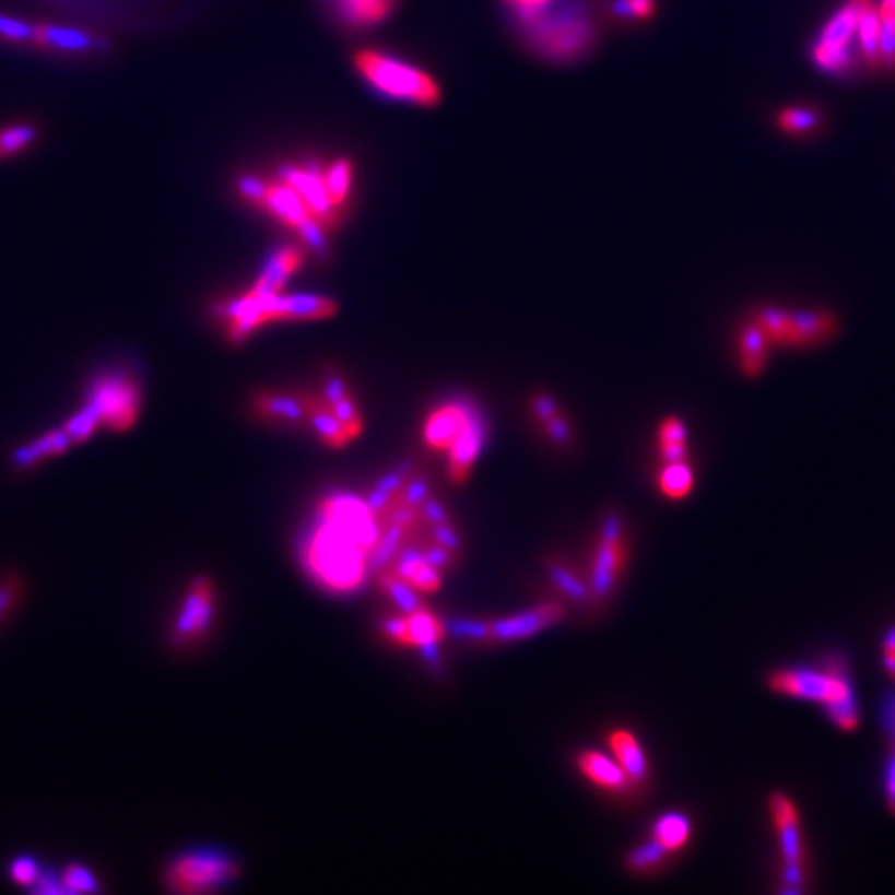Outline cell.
Listing matches in <instances>:
<instances>
[{"instance_id":"74e56055","label":"cell","mask_w":895,"mask_h":895,"mask_svg":"<svg viewBox=\"0 0 895 895\" xmlns=\"http://www.w3.org/2000/svg\"><path fill=\"white\" fill-rule=\"evenodd\" d=\"M821 122V115L815 108L806 106H790L777 115V127L788 136H804L815 131Z\"/></svg>"},{"instance_id":"ba28073f","label":"cell","mask_w":895,"mask_h":895,"mask_svg":"<svg viewBox=\"0 0 895 895\" xmlns=\"http://www.w3.org/2000/svg\"><path fill=\"white\" fill-rule=\"evenodd\" d=\"M85 404L98 415L102 427L127 432L140 417V384L127 372H106L92 381Z\"/></svg>"},{"instance_id":"f6af8a7d","label":"cell","mask_w":895,"mask_h":895,"mask_svg":"<svg viewBox=\"0 0 895 895\" xmlns=\"http://www.w3.org/2000/svg\"><path fill=\"white\" fill-rule=\"evenodd\" d=\"M21 597L23 582L20 577L0 578V626L17 612Z\"/></svg>"},{"instance_id":"b9f144b4","label":"cell","mask_w":895,"mask_h":895,"mask_svg":"<svg viewBox=\"0 0 895 895\" xmlns=\"http://www.w3.org/2000/svg\"><path fill=\"white\" fill-rule=\"evenodd\" d=\"M448 635L478 645H490V620H450L446 622V637Z\"/></svg>"},{"instance_id":"f35d334b","label":"cell","mask_w":895,"mask_h":895,"mask_svg":"<svg viewBox=\"0 0 895 895\" xmlns=\"http://www.w3.org/2000/svg\"><path fill=\"white\" fill-rule=\"evenodd\" d=\"M881 64L895 71V0H881Z\"/></svg>"},{"instance_id":"3957f363","label":"cell","mask_w":895,"mask_h":895,"mask_svg":"<svg viewBox=\"0 0 895 895\" xmlns=\"http://www.w3.org/2000/svg\"><path fill=\"white\" fill-rule=\"evenodd\" d=\"M355 69L363 80L369 81L388 98L404 99L427 108L441 102L438 81L404 60L365 48L355 55Z\"/></svg>"},{"instance_id":"e0dca14e","label":"cell","mask_w":895,"mask_h":895,"mask_svg":"<svg viewBox=\"0 0 895 895\" xmlns=\"http://www.w3.org/2000/svg\"><path fill=\"white\" fill-rule=\"evenodd\" d=\"M837 334V319L829 311H788L781 346L811 349Z\"/></svg>"},{"instance_id":"60d3db41","label":"cell","mask_w":895,"mask_h":895,"mask_svg":"<svg viewBox=\"0 0 895 895\" xmlns=\"http://www.w3.org/2000/svg\"><path fill=\"white\" fill-rule=\"evenodd\" d=\"M60 883L67 894H96L99 892L98 876L83 864H69L60 873Z\"/></svg>"},{"instance_id":"9c48e42d","label":"cell","mask_w":895,"mask_h":895,"mask_svg":"<svg viewBox=\"0 0 895 895\" xmlns=\"http://www.w3.org/2000/svg\"><path fill=\"white\" fill-rule=\"evenodd\" d=\"M867 0H848L834 17L825 23L819 38L813 44V60L816 67L827 73H846L855 64V52L850 50L858 30V17Z\"/></svg>"},{"instance_id":"836d02e7","label":"cell","mask_w":895,"mask_h":895,"mask_svg":"<svg viewBox=\"0 0 895 895\" xmlns=\"http://www.w3.org/2000/svg\"><path fill=\"white\" fill-rule=\"evenodd\" d=\"M657 481H659V490L663 496L670 499H684L693 492L695 473L686 460H676V462H666V467L659 471Z\"/></svg>"},{"instance_id":"ffe728a7","label":"cell","mask_w":895,"mask_h":895,"mask_svg":"<svg viewBox=\"0 0 895 895\" xmlns=\"http://www.w3.org/2000/svg\"><path fill=\"white\" fill-rule=\"evenodd\" d=\"M608 744L612 749V753L616 756L620 767L624 769V774L633 781L635 790H643L649 784V761L643 753V746L638 742L637 737L628 730H612L608 737Z\"/></svg>"},{"instance_id":"2e32d148","label":"cell","mask_w":895,"mask_h":895,"mask_svg":"<svg viewBox=\"0 0 895 895\" xmlns=\"http://www.w3.org/2000/svg\"><path fill=\"white\" fill-rule=\"evenodd\" d=\"M259 307L263 321H274V319H326L334 318L339 307L332 298L318 297V295H272V297H258Z\"/></svg>"},{"instance_id":"484cf974","label":"cell","mask_w":895,"mask_h":895,"mask_svg":"<svg viewBox=\"0 0 895 895\" xmlns=\"http://www.w3.org/2000/svg\"><path fill=\"white\" fill-rule=\"evenodd\" d=\"M71 446H73V439L69 438L64 427H59V429H52V432L44 434L40 438L17 448L13 452V464L17 469H32V467H38L40 462L48 460V458L64 455Z\"/></svg>"},{"instance_id":"ab89813d","label":"cell","mask_w":895,"mask_h":895,"mask_svg":"<svg viewBox=\"0 0 895 895\" xmlns=\"http://www.w3.org/2000/svg\"><path fill=\"white\" fill-rule=\"evenodd\" d=\"M38 138V129L32 125H13L0 131V160L20 154Z\"/></svg>"},{"instance_id":"d6986e66","label":"cell","mask_w":895,"mask_h":895,"mask_svg":"<svg viewBox=\"0 0 895 895\" xmlns=\"http://www.w3.org/2000/svg\"><path fill=\"white\" fill-rule=\"evenodd\" d=\"M578 772L587 777L593 786L612 792V794H631L635 792L633 781L624 774L620 763L599 751H585L577 758Z\"/></svg>"},{"instance_id":"91938a15","label":"cell","mask_w":895,"mask_h":895,"mask_svg":"<svg viewBox=\"0 0 895 895\" xmlns=\"http://www.w3.org/2000/svg\"><path fill=\"white\" fill-rule=\"evenodd\" d=\"M885 666H887V670L892 672V676L895 678V656L894 653H885Z\"/></svg>"},{"instance_id":"8992f818","label":"cell","mask_w":895,"mask_h":895,"mask_svg":"<svg viewBox=\"0 0 895 895\" xmlns=\"http://www.w3.org/2000/svg\"><path fill=\"white\" fill-rule=\"evenodd\" d=\"M219 614V589L216 582L205 575H199L189 582L179 608L170 622L168 640L175 649L198 647L212 635Z\"/></svg>"},{"instance_id":"f1b7e54d","label":"cell","mask_w":895,"mask_h":895,"mask_svg":"<svg viewBox=\"0 0 895 895\" xmlns=\"http://www.w3.org/2000/svg\"><path fill=\"white\" fill-rule=\"evenodd\" d=\"M858 44L869 67H881V17L873 0H867L858 17Z\"/></svg>"},{"instance_id":"5bb4252c","label":"cell","mask_w":895,"mask_h":895,"mask_svg":"<svg viewBox=\"0 0 895 895\" xmlns=\"http://www.w3.org/2000/svg\"><path fill=\"white\" fill-rule=\"evenodd\" d=\"M280 180L291 185L298 196L305 199V203L326 231L339 224L340 212L328 198L326 177L316 166H282Z\"/></svg>"},{"instance_id":"f907efd6","label":"cell","mask_w":895,"mask_h":895,"mask_svg":"<svg viewBox=\"0 0 895 895\" xmlns=\"http://www.w3.org/2000/svg\"><path fill=\"white\" fill-rule=\"evenodd\" d=\"M381 635L394 643L398 647H409V633H407V614H390L381 617L379 622Z\"/></svg>"},{"instance_id":"4316f807","label":"cell","mask_w":895,"mask_h":895,"mask_svg":"<svg viewBox=\"0 0 895 895\" xmlns=\"http://www.w3.org/2000/svg\"><path fill=\"white\" fill-rule=\"evenodd\" d=\"M303 402H305L307 419L311 421L319 439L328 448H344L349 441H353V438L349 436L346 425L334 415V411L321 398H303Z\"/></svg>"},{"instance_id":"bcb514c9","label":"cell","mask_w":895,"mask_h":895,"mask_svg":"<svg viewBox=\"0 0 895 895\" xmlns=\"http://www.w3.org/2000/svg\"><path fill=\"white\" fill-rule=\"evenodd\" d=\"M419 547H421V552H423L425 560H427V562H429L434 568H438L439 573H450V570H455V568H457L460 554H457V552H450L448 547L439 545V543H436L434 539H425V541H421V543H419Z\"/></svg>"},{"instance_id":"f546056e","label":"cell","mask_w":895,"mask_h":895,"mask_svg":"<svg viewBox=\"0 0 895 895\" xmlns=\"http://www.w3.org/2000/svg\"><path fill=\"white\" fill-rule=\"evenodd\" d=\"M407 633H409V647H425L441 643L446 638V622H441L434 612L427 608L419 610L415 614H407Z\"/></svg>"},{"instance_id":"1f68e13d","label":"cell","mask_w":895,"mask_h":895,"mask_svg":"<svg viewBox=\"0 0 895 895\" xmlns=\"http://www.w3.org/2000/svg\"><path fill=\"white\" fill-rule=\"evenodd\" d=\"M691 821L682 813H668L659 816L653 825V839H657L668 852H678L691 839Z\"/></svg>"},{"instance_id":"7dc6e473","label":"cell","mask_w":895,"mask_h":895,"mask_svg":"<svg viewBox=\"0 0 895 895\" xmlns=\"http://www.w3.org/2000/svg\"><path fill=\"white\" fill-rule=\"evenodd\" d=\"M40 876V864H38V860L32 858V856H20V858H15V860L11 862V867H9V879H11L15 885H20V887L34 890V885L38 883Z\"/></svg>"},{"instance_id":"8d00e7d4","label":"cell","mask_w":895,"mask_h":895,"mask_svg":"<svg viewBox=\"0 0 895 895\" xmlns=\"http://www.w3.org/2000/svg\"><path fill=\"white\" fill-rule=\"evenodd\" d=\"M326 177V189L332 205L340 210V205L349 198L351 182H353V164L351 160L340 158L330 164V168L323 173Z\"/></svg>"},{"instance_id":"30bf717a","label":"cell","mask_w":895,"mask_h":895,"mask_svg":"<svg viewBox=\"0 0 895 895\" xmlns=\"http://www.w3.org/2000/svg\"><path fill=\"white\" fill-rule=\"evenodd\" d=\"M258 205H261L266 212H270L272 216H276L280 222H284L286 226H291L293 231H297L298 235L309 245L318 249L323 245L326 228L314 216L305 199L301 198L297 191L284 180H266V189H263V196L259 199Z\"/></svg>"},{"instance_id":"603a6c76","label":"cell","mask_w":895,"mask_h":895,"mask_svg":"<svg viewBox=\"0 0 895 895\" xmlns=\"http://www.w3.org/2000/svg\"><path fill=\"white\" fill-rule=\"evenodd\" d=\"M36 46L59 50V52H90L106 50L110 44L102 38H94L87 32L59 25H38Z\"/></svg>"},{"instance_id":"681fc988","label":"cell","mask_w":895,"mask_h":895,"mask_svg":"<svg viewBox=\"0 0 895 895\" xmlns=\"http://www.w3.org/2000/svg\"><path fill=\"white\" fill-rule=\"evenodd\" d=\"M429 496H432L429 481H427L425 475H421V473H413L411 478L407 479V483L402 485V490L397 494L398 499H400L402 504L413 506V508H419Z\"/></svg>"},{"instance_id":"4fadbf2b","label":"cell","mask_w":895,"mask_h":895,"mask_svg":"<svg viewBox=\"0 0 895 895\" xmlns=\"http://www.w3.org/2000/svg\"><path fill=\"white\" fill-rule=\"evenodd\" d=\"M772 815L776 821L777 834L781 839V858H784V879L792 883L796 892L804 881V852L800 841L798 813L790 798L784 794L772 796Z\"/></svg>"},{"instance_id":"6da1fadb","label":"cell","mask_w":895,"mask_h":895,"mask_svg":"<svg viewBox=\"0 0 895 895\" xmlns=\"http://www.w3.org/2000/svg\"><path fill=\"white\" fill-rule=\"evenodd\" d=\"M303 560L311 577L337 593L355 591L367 577L369 550L321 520L305 545Z\"/></svg>"},{"instance_id":"e575fe53","label":"cell","mask_w":895,"mask_h":895,"mask_svg":"<svg viewBox=\"0 0 895 895\" xmlns=\"http://www.w3.org/2000/svg\"><path fill=\"white\" fill-rule=\"evenodd\" d=\"M657 444L663 462H676L686 460L688 455V444H686V425L678 417H666L659 425Z\"/></svg>"},{"instance_id":"52a82bcc","label":"cell","mask_w":895,"mask_h":895,"mask_svg":"<svg viewBox=\"0 0 895 895\" xmlns=\"http://www.w3.org/2000/svg\"><path fill=\"white\" fill-rule=\"evenodd\" d=\"M628 556L631 547L624 520L617 513H610L601 522L596 552L591 560L589 589L593 608H603L616 593L617 582L624 577L628 566Z\"/></svg>"},{"instance_id":"44dd1931","label":"cell","mask_w":895,"mask_h":895,"mask_svg":"<svg viewBox=\"0 0 895 895\" xmlns=\"http://www.w3.org/2000/svg\"><path fill=\"white\" fill-rule=\"evenodd\" d=\"M303 266V251L298 247H284L279 254L268 259L266 268L261 270L256 286L249 291L256 297H272L279 295L298 268Z\"/></svg>"},{"instance_id":"d6a6232c","label":"cell","mask_w":895,"mask_h":895,"mask_svg":"<svg viewBox=\"0 0 895 895\" xmlns=\"http://www.w3.org/2000/svg\"><path fill=\"white\" fill-rule=\"evenodd\" d=\"M256 411L268 419L282 423H301L307 417L303 398L284 397V394H261L256 398Z\"/></svg>"},{"instance_id":"ac0fdd59","label":"cell","mask_w":895,"mask_h":895,"mask_svg":"<svg viewBox=\"0 0 895 895\" xmlns=\"http://www.w3.org/2000/svg\"><path fill=\"white\" fill-rule=\"evenodd\" d=\"M485 436H487L485 419L479 413L478 417L469 423V427L458 436L457 441L448 448L446 452L448 455V478L455 485L467 483L483 450Z\"/></svg>"},{"instance_id":"d4e9b609","label":"cell","mask_w":895,"mask_h":895,"mask_svg":"<svg viewBox=\"0 0 895 895\" xmlns=\"http://www.w3.org/2000/svg\"><path fill=\"white\" fill-rule=\"evenodd\" d=\"M545 573L552 580V585L560 591V596L566 597L568 601L578 603V605L591 603L589 578L580 577V573L566 557H547L545 560Z\"/></svg>"},{"instance_id":"8fae6325","label":"cell","mask_w":895,"mask_h":895,"mask_svg":"<svg viewBox=\"0 0 895 895\" xmlns=\"http://www.w3.org/2000/svg\"><path fill=\"white\" fill-rule=\"evenodd\" d=\"M318 510L323 522L337 527L349 538L355 539L372 554L378 541L381 525H379L378 517L372 513V508L367 506L365 497L334 494V496L321 499Z\"/></svg>"},{"instance_id":"cb8c5ba5","label":"cell","mask_w":895,"mask_h":895,"mask_svg":"<svg viewBox=\"0 0 895 895\" xmlns=\"http://www.w3.org/2000/svg\"><path fill=\"white\" fill-rule=\"evenodd\" d=\"M769 351H772V342L758 328L755 319H751L738 334V358H740L742 374L749 378H758L767 367Z\"/></svg>"},{"instance_id":"5b68a950","label":"cell","mask_w":895,"mask_h":895,"mask_svg":"<svg viewBox=\"0 0 895 895\" xmlns=\"http://www.w3.org/2000/svg\"><path fill=\"white\" fill-rule=\"evenodd\" d=\"M239 875V862L233 856L216 848H199L177 856L164 871V883L175 894H214Z\"/></svg>"},{"instance_id":"d590c367","label":"cell","mask_w":895,"mask_h":895,"mask_svg":"<svg viewBox=\"0 0 895 895\" xmlns=\"http://www.w3.org/2000/svg\"><path fill=\"white\" fill-rule=\"evenodd\" d=\"M670 855L672 852H668L657 839L651 837V841L640 844L626 855V869L635 875H651L668 862Z\"/></svg>"},{"instance_id":"7a4b0ae2","label":"cell","mask_w":895,"mask_h":895,"mask_svg":"<svg viewBox=\"0 0 895 895\" xmlns=\"http://www.w3.org/2000/svg\"><path fill=\"white\" fill-rule=\"evenodd\" d=\"M769 686L781 695L811 698L827 705V711L841 730L852 732L858 726L855 691L839 663H832L825 674L813 670H777L769 676Z\"/></svg>"},{"instance_id":"7402d4cb","label":"cell","mask_w":895,"mask_h":895,"mask_svg":"<svg viewBox=\"0 0 895 895\" xmlns=\"http://www.w3.org/2000/svg\"><path fill=\"white\" fill-rule=\"evenodd\" d=\"M332 11L349 27H374L394 13L397 0H330Z\"/></svg>"},{"instance_id":"4dcf8cb0","label":"cell","mask_w":895,"mask_h":895,"mask_svg":"<svg viewBox=\"0 0 895 895\" xmlns=\"http://www.w3.org/2000/svg\"><path fill=\"white\" fill-rule=\"evenodd\" d=\"M378 580L379 589L397 603V608L402 614H415L419 610L427 608L423 603V599L419 597L417 589L411 587L404 578L394 575L390 568H384L379 573Z\"/></svg>"},{"instance_id":"680465c9","label":"cell","mask_w":895,"mask_h":895,"mask_svg":"<svg viewBox=\"0 0 895 895\" xmlns=\"http://www.w3.org/2000/svg\"><path fill=\"white\" fill-rule=\"evenodd\" d=\"M887 802H890V809L895 813V753L892 765H890V772H887Z\"/></svg>"},{"instance_id":"db71d44e","label":"cell","mask_w":895,"mask_h":895,"mask_svg":"<svg viewBox=\"0 0 895 895\" xmlns=\"http://www.w3.org/2000/svg\"><path fill=\"white\" fill-rule=\"evenodd\" d=\"M616 11L626 17L649 20L656 11V0H617Z\"/></svg>"},{"instance_id":"c3c4849f","label":"cell","mask_w":895,"mask_h":895,"mask_svg":"<svg viewBox=\"0 0 895 895\" xmlns=\"http://www.w3.org/2000/svg\"><path fill=\"white\" fill-rule=\"evenodd\" d=\"M36 32H38V25H34V23L0 15V38L2 40L20 42V44L32 42V44H36Z\"/></svg>"},{"instance_id":"816d5d0a","label":"cell","mask_w":895,"mask_h":895,"mask_svg":"<svg viewBox=\"0 0 895 895\" xmlns=\"http://www.w3.org/2000/svg\"><path fill=\"white\" fill-rule=\"evenodd\" d=\"M429 529H432V531H429V539H434L439 545L448 547L450 552H457V554L462 552L464 543H462V538H460L457 527L452 525V520L439 522V525H434V527H429Z\"/></svg>"},{"instance_id":"ee69618b","label":"cell","mask_w":895,"mask_h":895,"mask_svg":"<svg viewBox=\"0 0 895 895\" xmlns=\"http://www.w3.org/2000/svg\"><path fill=\"white\" fill-rule=\"evenodd\" d=\"M423 554V552H421ZM404 580L411 585V587H415L419 593H436L439 591V587H441V575H439L438 568H434L425 556L421 557L417 562V566L404 577Z\"/></svg>"},{"instance_id":"9f6ffc18","label":"cell","mask_w":895,"mask_h":895,"mask_svg":"<svg viewBox=\"0 0 895 895\" xmlns=\"http://www.w3.org/2000/svg\"><path fill=\"white\" fill-rule=\"evenodd\" d=\"M533 413L541 423H545L547 419L557 415L556 402L550 397H535L533 398Z\"/></svg>"},{"instance_id":"7bdbcfd3","label":"cell","mask_w":895,"mask_h":895,"mask_svg":"<svg viewBox=\"0 0 895 895\" xmlns=\"http://www.w3.org/2000/svg\"><path fill=\"white\" fill-rule=\"evenodd\" d=\"M69 434V438L73 439V444H81L90 438L99 427V419L87 404H83L75 415L62 425Z\"/></svg>"},{"instance_id":"6f0895ef","label":"cell","mask_w":895,"mask_h":895,"mask_svg":"<svg viewBox=\"0 0 895 895\" xmlns=\"http://www.w3.org/2000/svg\"><path fill=\"white\" fill-rule=\"evenodd\" d=\"M883 719H885V728H887L890 737L894 738L895 742V695L887 698L885 709H883Z\"/></svg>"},{"instance_id":"7c38bea8","label":"cell","mask_w":895,"mask_h":895,"mask_svg":"<svg viewBox=\"0 0 895 895\" xmlns=\"http://www.w3.org/2000/svg\"><path fill=\"white\" fill-rule=\"evenodd\" d=\"M564 617H566L564 603L552 599L515 616L490 620V645H508L535 637L538 633L554 626Z\"/></svg>"},{"instance_id":"83f0119b","label":"cell","mask_w":895,"mask_h":895,"mask_svg":"<svg viewBox=\"0 0 895 895\" xmlns=\"http://www.w3.org/2000/svg\"><path fill=\"white\" fill-rule=\"evenodd\" d=\"M415 538H417L415 529H407L400 525H384L378 541L369 554V568L381 573L392 564V560L402 552V547H407Z\"/></svg>"},{"instance_id":"9a60e30c","label":"cell","mask_w":895,"mask_h":895,"mask_svg":"<svg viewBox=\"0 0 895 895\" xmlns=\"http://www.w3.org/2000/svg\"><path fill=\"white\" fill-rule=\"evenodd\" d=\"M479 411L464 400H455L439 404L423 423V441L436 452H448L458 436L478 417Z\"/></svg>"},{"instance_id":"f5cc1de1","label":"cell","mask_w":895,"mask_h":895,"mask_svg":"<svg viewBox=\"0 0 895 895\" xmlns=\"http://www.w3.org/2000/svg\"><path fill=\"white\" fill-rule=\"evenodd\" d=\"M417 510L419 517H421V522H423V525H427V527H434V525H439V522L450 520V515H448L446 506L439 502L438 497H427V499H425V502L419 506Z\"/></svg>"},{"instance_id":"277c9868","label":"cell","mask_w":895,"mask_h":895,"mask_svg":"<svg viewBox=\"0 0 895 895\" xmlns=\"http://www.w3.org/2000/svg\"><path fill=\"white\" fill-rule=\"evenodd\" d=\"M547 9V7H545ZM525 17V30L533 48L547 59L573 60L591 48L596 40V27L589 15L578 7H564L557 11H545Z\"/></svg>"},{"instance_id":"11a10c76","label":"cell","mask_w":895,"mask_h":895,"mask_svg":"<svg viewBox=\"0 0 895 895\" xmlns=\"http://www.w3.org/2000/svg\"><path fill=\"white\" fill-rule=\"evenodd\" d=\"M543 425H545V432H547V436L554 439L556 444H560V446L568 444V441H570V438H573V432H570V425H568V421L562 417L560 413H557V415H554V417L552 419H547V421H545Z\"/></svg>"}]
</instances>
